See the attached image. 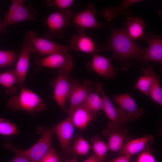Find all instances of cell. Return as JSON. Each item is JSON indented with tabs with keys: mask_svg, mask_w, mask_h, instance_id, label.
Wrapping results in <instances>:
<instances>
[{
	"mask_svg": "<svg viewBox=\"0 0 162 162\" xmlns=\"http://www.w3.org/2000/svg\"><path fill=\"white\" fill-rule=\"evenodd\" d=\"M110 37L106 44L102 46L103 51L111 50L112 57L119 61L121 68L125 71L130 64V60L136 59L145 52L146 49L138 46L126 33L124 28L109 27Z\"/></svg>",
	"mask_w": 162,
	"mask_h": 162,
	"instance_id": "6da1fadb",
	"label": "cell"
},
{
	"mask_svg": "<svg viewBox=\"0 0 162 162\" xmlns=\"http://www.w3.org/2000/svg\"><path fill=\"white\" fill-rule=\"evenodd\" d=\"M20 91L18 95H13L8 100L6 106L14 111L22 110L32 115L34 112L45 110L46 105L42 99L31 90L20 85Z\"/></svg>",
	"mask_w": 162,
	"mask_h": 162,
	"instance_id": "7a4b0ae2",
	"label": "cell"
},
{
	"mask_svg": "<svg viewBox=\"0 0 162 162\" xmlns=\"http://www.w3.org/2000/svg\"><path fill=\"white\" fill-rule=\"evenodd\" d=\"M41 138L34 145L26 150H20L15 148L13 144L6 142L3 145L6 149L20 154L31 162H41V160L52 148L51 147L52 128H46L41 131Z\"/></svg>",
	"mask_w": 162,
	"mask_h": 162,
	"instance_id": "3957f363",
	"label": "cell"
},
{
	"mask_svg": "<svg viewBox=\"0 0 162 162\" xmlns=\"http://www.w3.org/2000/svg\"><path fill=\"white\" fill-rule=\"evenodd\" d=\"M94 86L95 92L101 95L103 103V110L114 124L126 127V124L129 122L135 121L138 119L135 116L126 112L120 107H115L104 90L100 82H96Z\"/></svg>",
	"mask_w": 162,
	"mask_h": 162,
	"instance_id": "277c9868",
	"label": "cell"
},
{
	"mask_svg": "<svg viewBox=\"0 0 162 162\" xmlns=\"http://www.w3.org/2000/svg\"><path fill=\"white\" fill-rule=\"evenodd\" d=\"M58 74L51 82L54 87L52 98L62 110L65 105L68 94L76 80L72 78L69 72L58 69Z\"/></svg>",
	"mask_w": 162,
	"mask_h": 162,
	"instance_id": "5b68a950",
	"label": "cell"
},
{
	"mask_svg": "<svg viewBox=\"0 0 162 162\" xmlns=\"http://www.w3.org/2000/svg\"><path fill=\"white\" fill-rule=\"evenodd\" d=\"M73 16V13L67 9L60 10L51 14L46 20L48 29L44 33V36L48 39H52L56 36L62 38L63 31L70 25Z\"/></svg>",
	"mask_w": 162,
	"mask_h": 162,
	"instance_id": "8992f818",
	"label": "cell"
},
{
	"mask_svg": "<svg viewBox=\"0 0 162 162\" xmlns=\"http://www.w3.org/2000/svg\"><path fill=\"white\" fill-rule=\"evenodd\" d=\"M24 38L26 41L33 45L35 52L43 56L55 53L68 52L70 49L68 46L60 45L46 38L39 37L33 30L28 31Z\"/></svg>",
	"mask_w": 162,
	"mask_h": 162,
	"instance_id": "52a82bcc",
	"label": "cell"
},
{
	"mask_svg": "<svg viewBox=\"0 0 162 162\" xmlns=\"http://www.w3.org/2000/svg\"><path fill=\"white\" fill-rule=\"evenodd\" d=\"M102 135L108 137L107 145L109 150L114 152H118L125 142L132 139L128 133V130L124 126L115 125L109 122L107 128L103 131Z\"/></svg>",
	"mask_w": 162,
	"mask_h": 162,
	"instance_id": "ba28073f",
	"label": "cell"
},
{
	"mask_svg": "<svg viewBox=\"0 0 162 162\" xmlns=\"http://www.w3.org/2000/svg\"><path fill=\"white\" fill-rule=\"evenodd\" d=\"M34 62L38 70L47 67L62 69L69 72L74 66L73 57L68 52L51 54L42 58H37Z\"/></svg>",
	"mask_w": 162,
	"mask_h": 162,
	"instance_id": "9c48e42d",
	"label": "cell"
},
{
	"mask_svg": "<svg viewBox=\"0 0 162 162\" xmlns=\"http://www.w3.org/2000/svg\"><path fill=\"white\" fill-rule=\"evenodd\" d=\"M92 92H95V90L91 81L85 80L81 83L76 80L67 97L69 104L68 115L76 108L83 104L88 94Z\"/></svg>",
	"mask_w": 162,
	"mask_h": 162,
	"instance_id": "30bf717a",
	"label": "cell"
},
{
	"mask_svg": "<svg viewBox=\"0 0 162 162\" xmlns=\"http://www.w3.org/2000/svg\"><path fill=\"white\" fill-rule=\"evenodd\" d=\"M140 40H144L148 44L145 53L136 59L139 62L145 63L149 61L162 62V40L158 35L144 33Z\"/></svg>",
	"mask_w": 162,
	"mask_h": 162,
	"instance_id": "8fae6325",
	"label": "cell"
},
{
	"mask_svg": "<svg viewBox=\"0 0 162 162\" xmlns=\"http://www.w3.org/2000/svg\"><path fill=\"white\" fill-rule=\"evenodd\" d=\"M77 33L73 34L70 39V49L77 51L93 54L99 49L95 40L87 34L85 29L76 27Z\"/></svg>",
	"mask_w": 162,
	"mask_h": 162,
	"instance_id": "7c38bea8",
	"label": "cell"
},
{
	"mask_svg": "<svg viewBox=\"0 0 162 162\" xmlns=\"http://www.w3.org/2000/svg\"><path fill=\"white\" fill-rule=\"evenodd\" d=\"M92 59L85 64L90 71L95 72L100 76L107 79H113L116 75L118 68L112 66L110 58H107L97 53L92 55Z\"/></svg>",
	"mask_w": 162,
	"mask_h": 162,
	"instance_id": "4fadbf2b",
	"label": "cell"
},
{
	"mask_svg": "<svg viewBox=\"0 0 162 162\" xmlns=\"http://www.w3.org/2000/svg\"><path fill=\"white\" fill-rule=\"evenodd\" d=\"M74 126L68 116L66 118L52 128L57 136L62 152L68 154L70 151V144L74 132Z\"/></svg>",
	"mask_w": 162,
	"mask_h": 162,
	"instance_id": "5bb4252c",
	"label": "cell"
},
{
	"mask_svg": "<svg viewBox=\"0 0 162 162\" xmlns=\"http://www.w3.org/2000/svg\"><path fill=\"white\" fill-rule=\"evenodd\" d=\"M36 14V11L32 4H29L25 7L22 4L8 20L2 22L0 26L1 32H4L7 27L13 24L24 21L34 20Z\"/></svg>",
	"mask_w": 162,
	"mask_h": 162,
	"instance_id": "9a60e30c",
	"label": "cell"
},
{
	"mask_svg": "<svg viewBox=\"0 0 162 162\" xmlns=\"http://www.w3.org/2000/svg\"><path fill=\"white\" fill-rule=\"evenodd\" d=\"M97 13L95 7L92 4H88L86 8L75 15L73 20L74 24L76 27L85 29H100L102 26L98 22L96 19Z\"/></svg>",
	"mask_w": 162,
	"mask_h": 162,
	"instance_id": "2e32d148",
	"label": "cell"
},
{
	"mask_svg": "<svg viewBox=\"0 0 162 162\" xmlns=\"http://www.w3.org/2000/svg\"><path fill=\"white\" fill-rule=\"evenodd\" d=\"M35 52V50L33 45L29 42L26 41L22 45L14 70L20 81V85L23 84L27 73L30 54Z\"/></svg>",
	"mask_w": 162,
	"mask_h": 162,
	"instance_id": "e0dca14e",
	"label": "cell"
},
{
	"mask_svg": "<svg viewBox=\"0 0 162 162\" xmlns=\"http://www.w3.org/2000/svg\"><path fill=\"white\" fill-rule=\"evenodd\" d=\"M154 140L151 135L145 134L142 137L131 139L126 142L118 152L120 155L125 154L131 156L149 148Z\"/></svg>",
	"mask_w": 162,
	"mask_h": 162,
	"instance_id": "ac0fdd59",
	"label": "cell"
},
{
	"mask_svg": "<svg viewBox=\"0 0 162 162\" xmlns=\"http://www.w3.org/2000/svg\"><path fill=\"white\" fill-rule=\"evenodd\" d=\"M68 116L74 126L82 130L97 117V115L91 112L84 103L76 108Z\"/></svg>",
	"mask_w": 162,
	"mask_h": 162,
	"instance_id": "d6986e66",
	"label": "cell"
},
{
	"mask_svg": "<svg viewBox=\"0 0 162 162\" xmlns=\"http://www.w3.org/2000/svg\"><path fill=\"white\" fill-rule=\"evenodd\" d=\"M112 100L126 112L135 116L138 119L145 114L144 110L138 108L136 102L129 93L115 95L112 98Z\"/></svg>",
	"mask_w": 162,
	"mask_h": 162,
	"instance_id": "ffe728a7",
	"label": "cell"
},
{
	"mask_svg": "<svg viewBox=\"0 0 162 162\" xmlns=\"http://www.w3.org/2000/svg\"><path fill=\"white\" fill-rule=\"evenodd\" d=\"M147 69L143 68L142 71L144 75L149 76L152 80L150 96L152 99L160 106L162 105V90L160 79L148 62L145 63Z\"/></svg>",
	"mask_w": 162,
	"mask_h": 162,
	"instance_id": "44dd1931",
	"label": "cell"
},
{
	"mask_svg": "<svg viewBox=\"0 0 162 162\" xmlns=\"http://www.w3.org/2000/svg\"><path fill=\"white\" fill-rule=\"evenodd\" d=\"M145 26V21L142 19L130 16L127 17L124 28L129 36L134 40L140 39L142 36Z\"/></svg>",
	"mask_w": 162,
	"mask_h": 162,
	"instance_id": "7402d4cb",
	"label": "cell"
},
{
	"mask_svg": "<svg viewBox=\"0 0 162 162\" xmlns=\"http://www.w3.org/2000/svg\"><path fill=\"white\" fill-rule=\"evenodd\" d=\"M141 1L139 0H123L122 3L117 6L105 8L102 11L101 14L109 21L113 20L118 14H122L128 17L131 16L133 13L127 11L128 8L132 4Z\"/></svg>",
	"mask_w": 162,
	"mask_h": 162,
	"instance_id": "603a6c76",
	"label": "cell"
},
{
	"mask_svg": "<svg viewBox=\"0 0 162 162\" xmlns=\"http://www.w3.org/2000/svg\"><path fill=\"white\" fill-rule=\"evenodd\" d=\"M16 84H20L14 70L5 71L0 74V84L5 88V92L8 95H12L15 93Z\"/></svg>",
	"mask_w": 162,
	"mask_h": 162,
	"instance_id": "cb8c5ba5",
	"label": "cell"
},
{
	"mask_svg": "<svg viewBox=\"0 0 162 162\" xmlns=\"http://www.w3.org/2000/svg\"><path fill=\"white\" fill-rule=\"evenodd\" d=\"M93 114H97L103 110V103L101 97L95 92H90L83 103Z\"/></svg>",
	"mask_w": 162,
	"mask_h": 162,
	"instance_id": "d4e9b609",
	"label": "cell"
},
{
	"mask_svg": "<svg viewBox=\"0 0 162 162\" xmlns=\"http://www.w3.org/2000/svg\"><path fill=\"white\" fill-rule=\"evenodd\" d=\"M92 148L94 154L98 157L105 161L107 153L109 150L107 144L99 136H94L91 140Z\"/></svg>",
	"mask_w": 162,
	"mask_h": 162,
	"instance_id": "484cf974",
	"label": "cell"
},
{
	"mask_svg": "<svg viewBox=\"0 0 162 162\" xmlns=\"http://www.w3.org/2000/svg\"><path fill=\"white\" fill-rule=\"evenodd\" d=\"M90 146L82 137L78 136L75 140L70 149L74 154L82 156H86L88 152Z\"/></svg>",
	"mask_w": 162,
	"mask_h": 162,
	"instance_id": "4316f807",
	"label": "cell"
},
{
	"mask_svg": "<svg viewBox=\"0 0 162 162\" xmlns=\"http://www.w3.org/2000/svg\"><path fill=\"white\" fill-rule=\"evenodd\" d=\"M151 84V77L148 76L144 75L140 76L134 87L139 89L145 95L149 96Z\"/></svg>",
	"mask_w": 162,
	"mask_h": 162,
	"instance_id": "83f0119b",
	"label": "cell"
},
{
	"mask_svg": "<svg viewBox=\"0 0 162 162\" xmlns=\"http://www.w3.org/2000/svg\"><path fill=\"white\" fill-rule=\"evenodd\" d=\"M16 126L5 119L0 118V135L9 136L19 133Z\"/></svg>",
	"mask_w": 162,
	"mask_h": 162,
	"instance_id": "f1b7e54d",
	"label": "cell"
},
{
	"mask_svg": "<svg viewBox=\"0 0 162 162\" xmlns=\"http://www.w3.org/2000/svg\"><path fill=\"white\" fill-rule=\"evenodd\" d=\"M17 57L14 51L0 50V68L11 65Z\"/></svg>",
	"mask_w": 162,
	"mask_h": 162,
	"instance_id": "f546056e",
	"label": "cell"
},
{
	"mask_svg": "<svg viewBox=\"0 0 162 162\" xmlns=\"http://www.w3.org/2000/svg\"><path fill=\"white\" fill-rule=\"evenodd\" d=\"M153 151L148 148L140 153L135 162H156Z\"/></svg>",
	"mask_w": 162,
	"mask_h": 162,
	"instance_id": "4dcf8cb0",
	"label": "cell"
},
{
	"mask_svg": "<svg viewBox=\"0 0 162 162\" xmlns=\"http://www.w3.org/2000/svg\"><path fill=\"white\" fill-rule=\"evenodd\" d=\"M72 0H53L47 1L46 4L49 6H56L60 10H66L72 4Z\"/></svg>",
	"mask_w": 162,
	"mask_h": 162,
	"instance_id": "1f68e13d",
	"label": "cell"
},
{
	"mask_svg": "<svg viewBox=\"0 0 162 162\" xmlns=\"http://www.w3.org/2000/svg\"><path fill=\"white\" fill-rule=\"evenodd\" d=\"M41 162H63L61 156L58 155L55 150L51 148L43 158Z\"/></svg>",
	"mask_w": 162,
	"mask_h": 162,
	"instance_id": "d6a6232c",
	"label": "cell"
},
{
	"mask_svg": "<svg viewBox=\"0 0 162 162\" xmlns=\"http://www.w3.org/2000/svg\"><path fill=\"white\" fill-rule=\"evenodd\" d=\"M23 0H13L3 21L8 20L15 12L18 8L23 4Z\"/></svg>",
	"mask_w": 162,
	"mask_h": 162,
	"instance_id": "836d02e7",
	"label": "cell"
},
{
	"mask_svg": "<svg viewBox=\"0 0 162 162\" xmlns=\"http://www.w3.org/2000/svg\"><path fill=\"white\" fill-rule=\"evenodd\" d=\"M15 156L10 162H31L27 158L23 155L15 152Z\"/></svg>",
	"mask_w": 162,
	"mask_h": 162,
	"instance_id": "e575fe53",
	"label": "cell"
},
{
	"mask_svg": "<svg viewBox=\"0 0 162 162\" xmlns=\"http://www.w3.org/2000/svg\"><path fill=\"white\" fill-rule=\"evenodd\" d=\"M130 156L125 154L120 155L111 162H130Z\"/></svg>",
	"mask_w": 162,
	"mask_h": 162,
	"instance_id": "d590c367",
	"label": "cell"
},
{
	"mask_svg": "<svg viewBox=\"0 0 162 162\" xmlns=\"http://www.w3.org/2000/svg\"><path fill=\"white\" fill-rule=\"evenodd\" d=\"M83 162H104V161L98 157L93 153Z\"/></svg>",
	"mask_w": 162,
	"mask_h": 162,
	"instance_id": "8d00e7d4",
	"label": "cell"
},
{
	"mask_svg": "<svg viewBox=\"0 0 162 162\" xmlns=\"http://www.w3.org/2000/svg\"><path fill=\"white\" fill-rule=\"evenodd\" d=\"M66 162H78L77 158L76 157H74L71 159L67 160Z\"/></svg>",
	"mask_w": 162,
	"mask_h": 162,
	"instance_id": "74e56055",
	"label": "cell"
},
{
	"mask_svg": "<svg viewBox=\"0 0 162 162\" xmlns=\"http://www.w3.org/2000/svg\"><path fill=\"white\" fill-rule=\"evenodd\" d=\"M1 22H2L0 21V26ZM0 33H1L0 30Z\"/></svg>",
	"mask_w": 162,
	"mask_h": 162,
	"instance_id": "f35d334b",
	"label": "cell"
}]
</instances>
